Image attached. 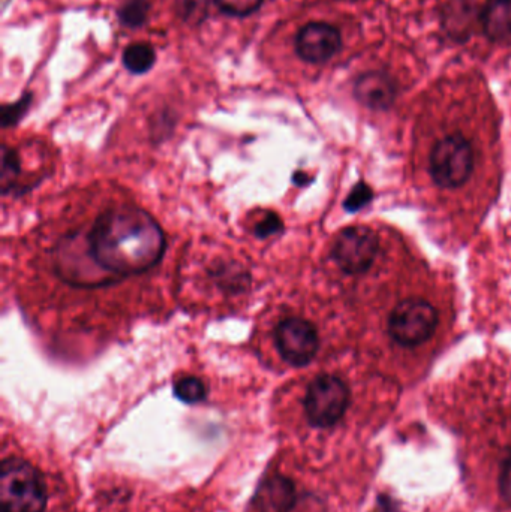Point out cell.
Wrapping results in <instances>:
<instances>
[{"label": "cell", "instance_id": "cb8c5ba5", "mask_svg": "<svg viewBox=\"0 0 511 512\" xmlns=\"http://www.w3.org/2000/svg\"><path fill=\"white\" fill-rule=\"evenodd\" d=\"M293 182L296 183L297 186H305L311 182V177L303 173V171H296V174L293 176Z\"/></svg>", "mask_w": 511, "mask_h": 512}, {"label": "cell", "instance_id": "3957f363", "mask_svg": "<svg viewBox=\"0 0 511 512\" xmlns=\"http://www.w3.org/2000/svg\"><path fill=\"white\" fill-rule=\"evenodd\" d=\"M47 486L41 472L17 457L3 460L0 466V511L44 512Z\"/></svg>", "mask_w": 511, "mask_h": 512}, {"label": "cell", "instance_id": "44dd1931", "mask_svg": "<svg viewBox=\"0 0 511 512\" xmlns=\"http://www.w3.org/2000/svg\"><path fill=\"white\" fill-rule=\"evenodd\" d=\"M284 230V222L281 216L275 212L264 213L263 218L255 224L254 236L258 239H269V237L276 236Z\"/></svg>", "mask_w": 511, "mask_h": 512}, {"label": "cell", "instance_id": "9c48e42d", "mask_svg": "<svg viewBox=\"0 0 511 512\" xmlns=\"http://www.w3.org/2000/svg\"><path fill=\"white\" fill-rule=\"evenodd\" d=\"M342 47L341 32L323 21H312L299 30L296 51L300 59L308 63H326L339 53Z\"/></svg>", "mask_w": 511, "mask_h": 512}, {"label": "cell", "instance_id": "e0dca14e", "mask_svg": "<svg viewBox=\"0 0 511 512\" xmlns=\"http://www.w3.org/2000/svg\"><path fill=\"white\" fill-rule=\"evenodd\" d=\"M150 14L149 0H125L117 11L120 23L129 29L144 26Z\"/></svg>", "mask_w": 511, "mask_h": 512}, {"label": "cell", "instance_id": "277c9868", "mask_svg": "<svg viewBox=\"0 0 511 512\" xmlns=\"http://www.w3.org/2000/svg\"><path fill=\"white\" fill-rule=\"evenodd\" d=\"M303 406L312 427L330 429L344 418L350 406V388L338 376H317L306 390Z\"/></svg>", "mask_w": 511, "mask_h": 512}, {"label": "cell", "instance_id": "4fadbf2b", "mask_svg": "<svg viewBox=\"0 0 511 512\" xmlns=\"http://www.w3.org/2000/svg\"><path fill=\"white\" fill-rule=\"evenodd\" d=\"M122 60L131 74H146L155 66L156 51L149 42H134L123 51Z\"/></svg>", "mask_w": 511, "mask_h": 512}, {"label": "cell", "instance_id": "5bb4252c", "mask_svg": "<svg viewBox=\"0 0 511 512\" xmlns=\"http://www.w3.org/2000/svg\"><path fill=\"white\" fill-rule=\"evenodd\" d=\"M21 176V159L17 150L2 146V170H0V189L2 195L12 194Z\"/></svg>", "mask_w": 511, "mask_h": 512}, {"label": "cell", "instance_id": "ffe728a7", "mask_svg": "<svg viewBox=\"0 0 511 512\" xmlns=\"http://www.w3.org/2000/svg\"><path fill=\"white\" fill-rule=\"evenodd\" d=\"M215 3L231 17H248L263 6L264 0H215Z\"/></svg>", "mask_w": 511, "mask_h": 512}, {"label": "cell", "instance_id": "8fae6325", "mask_svg": "<svg viewBox=\"0 0 511 512\" xmlns=\"http://www.w3.org/2000/svg\"><path fill=\"white\" fill-rule=\"evenodd\" d=\"M254 502L260 512H290L296 504V487L281 475L269 478L261 484Z\"/></svg>", "mask_w": 511, "mask_h": 512}, {"label": "cell", "instance_id": "6da1fadb", "mask_svg": "<svg viewBox=\"0 0 511 512\" xmlns=\"http://www.w3.org/2000/svg\"><path fill=\"white\" fill-rule=\"evenodd\" d=\"M87 239L93 258L117 279L152 270L167 249L161 225L149 212L135 206L102 212L87 230Z\"/></svg>", "mask_w": 511, "mask_h": 512}, {"label": "cell", "instance_id": "7402d4cb", "mask_svg": "<svg viewBox=\"0 0 511 512\" xmlns=\"http://www.w3.org/2000/svg\"><path fill=\"white\" fill-rule=\"evenodd\" d=\"M371 200V188H369L368 185H365V183H359V185L354 186L353 191L348 195L347 200H345L344 207L348 212H357V210L362 209V207L366 206V204Z\"/></svg>", "mask_w": 511, "mask_h": 512}, {"label": "cell", "instance_id": "ba28073f", "mask_svg": "<svg viewBox=\"0 0 511 512\" xmlns=\"http://www.w3.org/2000/svg\"><path fill=\"white\" fill-rule=\"evenodd\" d=\"M378 237L371 228H345L333 243L332 256L347 274H362L374 264L378 254Z\"/></svg>", "mask_w": 511, "mask_h": 512}, {"label": "cell", "instance_id": "603a6c76", "mask_svg": "<svg viewBox=\"0 0 511 512\" xmlns=\"http://www.w3.org/2000/svg\"><path fill=\"white\" fill-rule=\"evenodd\" d=\"M498 489H500L501 498L511 507V454L501 465Z\"/></svg>", "mask_w": 511, "mask_h": 512}, {"label": "cell", "instance_id": "7a4b0ae2", "mask_svg": "<svg viewBox=\"0 0 511 512\" xmlns=\"http://www.w3.org/2000/svg\"><path fill=\"white\" fill-rule=\"evenodd\" d=\"M53 262L57 276L74 288H102L120 280L93 258L87 231H75L63 237L54 249Z\"/></svg>", "mask_w": 511, "mask_h": 512}, {"label": "cell", "instance_id": "52a82bcc", "mask_svg": "<svg viewBox=\"0 0 511 512\" xmlns=\"http://www.w3.org/2000/svg\"><path fill=\"white\" fill-rule=\"evenodd\" d=\"M275 343L285 363L293 367L308 366L320 348L317 328L308 319L291 316L279 322L275 330Z\"/></svg>", "mask_w": 511, "mask_h": 512}, {"label": "cell", "instance_id": "2e32d148", "mask_svg": "<svg viewBox=\"0 0 511 512\" xmlns=\"http://www.w3.org/2000/svg\"><path fill=\"white\" fill-rule=\"evenodd\" d=\"M212 279L225 291L240 292L249 283L248 273L236 264H221L212 270Z\"/></svg>", "mask_w": 511, "mask_h": 512}, {"label": "cell", "instance_id": "9a60e30c", "mask_svg": "<svg viewBox=\"0 0 511 512\" xmlns=\"http://www.w3.org/2000/svg\"><path fill=\"white\" fill-rule=\"evenodd\" d=\"M173 393L176 399L185 405H198L207 399V385L197 376H182L173 385Z\"/></svg>", "mask_w": 511, "mask_h": 512}, {"label": "cell", "instance_id": "30bf717a", "mask_svg": "<svg viewBox=\"0 0 511 512\" xmlns=\"http://www.w3.org/2000/svg\"><path fill=\"white\" fill-rule=\"evenodd\" d=\"M396 83L384 72L372 71L360 75L354 84V95L372 110H386L395 102Z\"/></svg>", "mask_w": 511, "mask_h": 512}, {"label": "cell", "instance_id": "ac0fdd59", "mask_svg": "<svg viewBox=\"0 0 511 512\" xmlns=\"http://www.w3.org/2000/svg\"><path fill=\"white\" fill-rule=\"evenodd\" d=\"M177 14L189 24H200L209 14L207 0H177Z\"/></svg>", "mask_w": 511, "mask_h": 512}, {"label": "cell", "instance_id": "8992f818", "mask_svg": "<svg viewBox=\"0 0 511 512\" xmlns=\"http://www.w3.org/2000/svg\"><path fill=\"white\" fill-rule=\"evenodd\" d=\"M437 325V309L420 298H410L399 303L390 313L387 322L390 337L407 348L422 345L431 339Z\"/></svg>", "mask_w": 511, "mask_h": 512}, {"label": "cell", "instance_id": "5b68a950", "mask_svg": "<svg viewBox=\"0 0 511 512\" xmlns=\"http://www.w3.org/2000/svg\"><path fill=\"white\" fill-rule=\"evenodd\" d=\"M473 167V146L459 134L438 141L429 156L432 179L441 188H461L470 179Z\"/></svg>", "mask_w": 511, "mask_h": 512}, {"label": "cell", "instance_id": "d6986e66", "mask_svg": "<svg viewBox=\"0 0 511 512\" xmlns=\"http://www.w3.org/2000/svg\"><path fill=\"white\" fill-rule=\"evenodd\" d=\"M33 95L30 92L24 93L17 102L5 104L2 107V126L3 128H11L17 125L32 105Z\"/></svg>", "mask_w": 511, "mask_h": 512}, {"label": "cell", "instance_id": "7c38bea8", "mask_svg": "<svg viewBox=\"0 0 511 512\" xmlns=\"http://www.w3.org/2000/svg\"><path fill=\"white\" fill-rule=\"evenodd\" d=\"M483 32L491 41L511 38V0H489L482 12Z\"/></svg>", "mask_w": 511, "mask_h": 512}]
</instances>
